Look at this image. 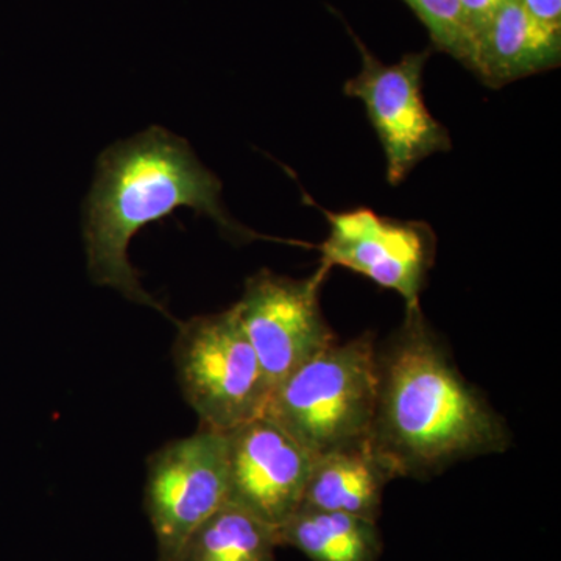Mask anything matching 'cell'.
<instances>
[{
	"label": "cell",
	"mask_w": 561,
	"mask_h": 561,
	"mask_svg": "<svg viewBox=\"0 0 561 561\" xmlns=\"http://www.w3.org/2000/svg\"><path fill=\"white\" fill-rule=\"evenodd\" d=\"M330 232L319 247L321 265L345 267L383 289L397 291L405 309L420 308L434 267L437 239L424 221L379 216L370 208L328 213Z\"/></svg>",
	"instance_id": "cell-8"
},
{
	"label": "cell",
	"mask_w": 561,
	"mask_h": 561,
	"mask_svg": "<svg viewBox=\"0 0 561 561\" xmlns=\"http://www.w3.org/2000/svg\"><path fill=\"white\" fill-rule=\"evenodd\" d=\"M330 271L320 264L309 278L295 279L264 268L245 280L234 308L272 390L337 343L320 306L321 286Z\"/></svg>",
	"instance_id": "cell-7"
},
{
	"label": "cell",
	"mask_w": 561,
	"mask_h": 561,
	"mask_svg": "<svg viewBox=\"0 0 561 561\" xmlns=\"http://www.w3.org/2000/svg\"><path fill=\"white\" fill-rule=\"evenodd\" d=\"M507 0H459L461 11H463L465 20L472 33V38L489 24L491 18L496 14ZM474 46V44H472Z\"/></svg>",
	"instance_id": "cell-15"
},
{
	"label": "cell",
	"mask_w": 561,
	"mask_h": 561,
	"mask_svg": "<svg viewBox=\"0 0 561 561\" xmlns=\"http://www.w3.org/2000/svg\"><path fill=\"white\" fill-rule=\"evenodd\" d=\"M228 500L278 529L300 508L313 457L267 416L225 432Z\"/></svg>",
	"instance_id": "cell-9"
},
{
	"label": "cell",
	"mask_w": 561,
	"mask_h": 561,
	"mask_svg": "<svg viewBox=\"0 0 561 561\" xmlns=\"http://www.w3.org/2000/svg\"><path fill=\"white\" fill-rule=\"evenodd\" d=\"M276 537L311 561H379L383 549L378 522L319 508H298Z\"/></svg>",
	"instance_id": "cell-12"
},
{
	"label": "cell",
	"mask_w": 561,
	"mask_h": 561,
	"mask_svg": "<svg viewBox=\"0 0 561 561\" xmlns=\"http://www.w3.org/2000/svg\"><path fill=\"white\" fill-rule=\"evenodd\" d=\"M371 451L391 478L426 479L460 460L505 453L507 423L467 381L420 308L376 346Z\"/></svg>",
	"instance_id": "cell-1"
},
{
	"label": "cell",
	"mask_w": 561,
	"mask_h": 561,
	"mask_svg": "<svg viewBox=\"0 0 561 561\" xmlns=\"http://www.w3.org/2000/svg\"><path fill=\"white\" fill-rule=\"evenodd\" d=\"M227 500L225 432L201 427L151 454L144 508L157 540V561L179 560L191 535Z\"/></svg>",
	"instance_id": "cell-5"
},
{
	"label": "cell",
	"mask_w": 561,
	"mask_h": 561,
	"mask_svg": "<svg viewBox=\"0 0 561 561\" xmlns=\"http://www.w3.org/2000/svg\"><path fill=\"white\" fill-rule=\"evenodd\" d=\"M430 32L435 49L451 55L468 66L471 58L472 33L465 20L459 0H402Z\"/></svg>",
	"instance_id": "cell-14"
},
{
	"label": "cell",
	"mask_w": 561,
	"mask_h": 561,
	"mask_svg": "<svg viewBox=\"0 0 561 561\" xmlns=\"http://www.w3.org/2000/svg\"><path fill=\"white\" fill-rule=\"evenodd\" d=\"M173 359L202 427L228 432L264 413L272 387L234 306L179 323Z\"/></svg>",
	"instance_id": "cell-4"
},
{
	"label": "cell",
	"mask_w": 561,
	"mask_h": 561,
	"mask_svg": "<svg viewBox=\"0 0 561 561\" xmlns=\"http://www.w3.org/2000/svg\"><path fill=\"white\" fill-rule=\"evenodd\" d=\"M531 16L545 24L561 27V0H519Z\"/></svg>",
	"instance_id": "cell-16"
},
{
	"label": "cell",
	"mask_w": 561,
	"mask_h": 561,
	"mask_svg": "<svg viewBox=\"0 0 561 561\" xmlns=\"http://www.w3.org/2000/svg\"><path fill=\"white\" fill-rule=\"evenodd\" d=\"M376 343L370 332L334 343L273 387L262 415L312 457L359 448L376 405Z\"/></svg>",
	"instance_id": "cell-3"
},
{
	"label": "cell",
	"mask_w": 561,
	"mask_h": 561,
	"mask_svg": "<svg viewBox=\"0 0 561 561\" xmlns=\"http://www.w3.org/2000/svg\"><path fill=\"white\" fill-rule=\"evenodd\" d=\"M275 527L231 502L191 535L176 561H275Z\"/></svg>",
	"instance_id": "cell-13"
},
{
	"label": "cell",
	"mask_w": 561,
	"mask_h": 561,
	"mask_svg": "<svg viewBox=\"0 0 561 561\" xmlns=\"http://www.w3.org/2000/svg\"><path fill=\"white\" fill-rule=\"evenodd\" d=\"M362 69L343 87L348 98L364 103L383 154L387 180L398 186L421 161L451 150V138L424 102L423 72L431 50L408 54L386 65L354 33Z\"/></svg>",
	"instance_id": "cell-6"
},
{
	"label": "cell",
	"mask_w": 561,
	"mask_h": 561,
	"mask_svg": "<svg viewBox=\"0 0 561 561\" xmlns=\"http://www.w3.org/2000/svg\"><path fill=\"white\" fill-rule=\"evenodd\" d=\"M561 27L531 16L507 0L478 33L467 68L490 88H501L560 65Z\"/></svg>",
	"instance_id": "cell-10"
},
{
	"label": "cell",
	"mask_w": 561,
	"mask_h": 561,
	"mask_svg": "<svg viewBox=\"0 0 561 561\" xmlns=\"http://www.w3.org/2000/svg\"><path fill=\"white\" fill-rule=\"evenodd\" d=\"M220 180L198 161L186 140L151 127L103 151L84 206L88 268L99 286L113 287L128 300L157 309L128 261L133 236L147 225L191 208L208 216L241 242L260 238L231 219L221 205Z\"/></svg>",
	"instance_id": "cell-2"
},
{
	"label": "cell",
	"mask_w": 561,
	"mask_h": 561,
	"mask_svg": "<svg viewBox=\"0 0 561 561\" xmlns=\"http://www.w3.org/2000/svg\"><path fill=\"white\" fill-rule=\"evenodd\" d=\"M393 481L370 445L313 457L300 507L348 513L378 522L383 490Z\"/></svg>",
	"instance_id": "cell-11"
}]
</instances>
